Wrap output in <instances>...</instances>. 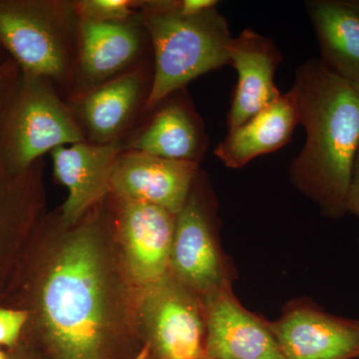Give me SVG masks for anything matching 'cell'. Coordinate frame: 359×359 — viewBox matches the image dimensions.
Instances as JSON below:
<instances>
[{
    "mask_svg": "<svg viewBox=\"0 0 359 359\" xmlns=\"http://www.w3.org/2000/svg\"><path fill=\"white\" fill-rule=\"evenodd\" d=\"M78 36L80 68L91 82L119 72L140 50V35L125 22H79Z\"/></svg>",
    "mask_w": 359,
    "mask_h": 359,
    "instance_id": "obj_18",
    "label": "cell"
},
{
    "mask_svg": "<svg viewBox=\"0 0 359 359\" xmlns=\"http://www.w3.org/2000/svg\"><path fill=\"white\" fill-rule=\"evenodd\" d=\"M84 141L48 80L20 73L0 111V159L13 174L27 171L54 149Z\"/></svg>",
    "mask_w": 359,
    "mask_h": 359,
    "instance_id": "obj_4",
    "label": "cell"
},
{
    "mask_svg": "<svg viewBox=\"0 0 359 359\" xmlns=\"http://www.w3.org/2000/svg\"><path fill=\"white\" fill-rule=\"evenodd\" d=\"M137 290L109 195L74 224L45 215L0 306L26 311L21 339L44 359H124L142 341Z\"/></svg>",
    "mask_w": 359,
    "mask_h": 359,
    "instance_id": "obj_1",
    "label": "cell"
},
{
    "mask_svg": "<svg viewBox=\"0 0 359 359\" xmlns=\"http://www.w3.org/2000/svg\"><path fill=\"white\" fill-rule=\"evenodd\" d=\"M203 359H207V358H203Z\"/></svg>",
    "mask_w": 359,
    "mask_h": 359,
    "instance_id": "obj_26",
    "label": "cell"
},
{
    "mask_svg": "<svg viewBox=\"0 0 359 359\" xmlns=\"http://www.w3.org/2000/svg\"><path fill=\"white\" fill-rule=\"evenodd\" d=\"M142 84L140 73L130 72L86 94L80 104V115L94 143L115 141L140 99Z\"/></svg>",
    "mask_w": 359,
    "mask_h": 359,
    "instance_id": "obj_19",
    "label": "cell"
},
{
    "mask_svg": "<svg viewBox=\"0 0 359 359\" xmlns=\"http://www.w3.org/2000/svg\"><path fill=\"white\" fill-rule=\"evenodd\" d=\"M285 359H359V321L294 304L271 323Z\"/></svg>",
    "mask_w": 359,
    "mask_h": 359,
    "instance_id": "obj_12",
    "label": "cell"
},
{
    "mask_svg": "<svg viewBox=\"0 0 359 359\" xmlns=\"http://www.w3.org/2000/svg\"><path fill=\"white\" fill-rule=\"evenodd\" d=\"M78 27L73 2L0 0V43L25 74L63 79Z\"/></svg>",
    "mask_w": 359,
    "mask_h": 359,
    "instance_id": "obj_5",
    "label": "cell"
},
{
    "mask_svg": "<svg viewBox=\"0 0 359 359\" xmlns=\"http://www.w3.org/2000/svg\"><path fill=\"white\" fill-rule=\"evenodd\" d=\"M347 214L353 215L359 219V146L354 157L351 186L347 198Z\"/></svg>",
    "mask_w": 359,
    "mask_h": 359,
    "instance_id": "obj_23",
    "label": "cell"
},
{
    "mask_svg": "<svg viewBox=\"0 0 359 359\" xmlns=\"http://www.w3.org/2000/svg\"><path fill=\"white\" fill-rule=\"evenodd\" d=\"M205 358L285 359L271 323L241 304L231 287L203 299Z\"/></svg>",
    "mask_w": 359,
    "mask_h": 359,
    "instance_id": "obj_10",
    "label": "cell"
},
{
    "mask_svg": "<svg viewBox=\"0 0 359 359\" xmlns=\"http://www.w3.org/2000/svg\"><path fill=\"white\" fill-rule=\"evenodd\" d=\"M42 160L13 174L0 159V301L26 248L44 218Z\"/></svg>",
    "mask_w": 359,
    "mask_h": 359,
    "instance_id": "obj_9",
    "label": "cell"
},
{
    "mask_svg": "<svg viewBox=\"0 0 359 359\" xmlns=\"http://www.w3.org/2000/svg\"><path fill=\"white\" fill-rule=\"evenodd\" d=\"M122 152L117 141H83L52 151L54 174L68 191L67 199L58 212L65 223H76L110 195L111 179Z\"/></svg>",
    "mask_w": 359,
    "mask_h": 359,
    "instance_id": "obj_13",
    "label": "cell"
},
{
    "mask_svg": "<svg viewBox=\"0 0 359 359\" xmlns=\"http://www.w3.org/2000/svg\"><path fill=\"white\" fill-rule=\"evenodd\" d=\"M199 172L197 163L125 151L116 162L110 195L118 200L158 205L177 216L185 205Z\"/></svg>",
    "mask_w": 359,
    "mask_h": 359,
    "instance_id": "obj_11",
    "label": "cell"
},
{
    "mask_svg": "<svg viewBox=\"0 0 359 359\" xmlns=\"http://www.w3.org/2000/svg\"><path fill=\"white\" fill-rule=\"evenodd\" d=\"M299 125L292 92L282 94L244 124L231 130L215 149V155L230 169H240L259 156L280 150Z\"/></svg>",
    "mask_w": 359,
    "mask_h": 359,
    "instance_id": "obj_15",
    "label": "cell"
},
{
    "mask_svg": "<svg viewBox=\"0 0 359 359\" xmlns=\"http://www.w3.org/2000/svg\"><path fill=\"white\" fill-rule=\"evenodd\" d=\"M0 359H11L8 351H4L2 347H0Z\"/></svg>",
    "mask_w": 359,
    "mask_h": 359,
    "instance_id": "obj_25",
    "label": "cell"
},
{
    "mask_svg": "<svg viewBox=\"0 0 359 359\" xmlns=\"http://www.w3.org/2000/svg\"><path fill=\"white\" fill-rule=\"evenodd\" d=\"M141 340L156 359L205 358L204 302L172 273L137 290Z\"/></svg>",
    "mask_w": 359,
    "mask_h": 359,
    "instance_id": "obj_6",
    "label": "cell"
},
{
    "mask_svg": "<svg viewBox=\"0 0 359 359\" xmlns=\"http://www.w3.org/2000/svg\"><path fill=\"white\" fill-rule=\"evenodd\" d=\"M142 2L133 0H81L73 2L79 22H125Z\"/></svg>",
    "mask_w": 359,
    "mask_h": 359,
    "instance_id": "obj_20",
    "label": "cell"
},
{
    "mask_svg": "<svg viewBox=\"0 0 359 359\" xmlns=\"http://www.w3.org/2000/svg\"><path fill=\"white\" fill-rule=\"evenodd\" d=\"M306 8L321 63L339 77L359 83V0H309Z\"/></svg>",
    "mask_w": 359,
    "mask_h": 359,
    "instance_id": "obj_16",
    "label": "cell"
},
{
    "mask_svg": "<svg viewBox=\"0 0 359 359\" xmlns=\"http://www.w3.org/2000/svg\"><path fill=\"white\" fill-rule=\"evenodd\" d=\"M207 147V136L198 116L183 101H173L157 111L128 150L199 164Z\"/></svg>",
    "mask_w": 359,
    "mask_h": 359,
    "instance_id": "obj_17",
    "label": "cell"
},
{
    "mask_svg": "<svg viewBox=\"0 0 359 359\" xmlns=\"http://www.w3.org/2000/svg\"><path fill=\"white\" fill-rule=\"evenodd\" d=\"M112 202L123 264L137 289L147 287L169 273L176 216L148 203L114 197Z\"/></svg>",
    "mask_w": 359,
    "mask_h": 359,
    "instance_id": "obj_8",
    "label": "cell"
},
{
    "mask_svg": "<svg viewBox=\"0 0 359 359\" xmlns=\"http://www.w3.org/2000/svg\"><path fill=\"white\" fill-rule=\"evenodd\" d=\"M142 20L154 49L155 69L145 109L153 110L205 73L230 65L233 36L218 8L182 13L174 0L143 1Z\"/></svg>",
    "mask_w": 359,
    "mask_h": 359,
    "instance_id": "obj_3",
    "label": "cell"
},
{
    "mask_svg": "<svg viewBox=\"0 0 359 359\" xmlns=\"http://www.w3.org/2000/svg\"><path fill=\"white\" fill-rule=\"evenodd\" d=\"M8 353L11 359H44L35 347L23 339H20L18 346L8 349Z\"/></svg>",
    "mask_w": 359,
    "mask_h": 359,
    "instance_id": "obj_24",
    "label": "cell"
},
{
    "mask_svg": "<svg viewBox=\"0 0 359 359\" xmlns=\"http://www.w3.org/2000/svg\"><path fill=\"white\" fill-rule=\"evenodd\" d=\"M27 318L25 311L0 306V347L11 349L20 344Z\"/></svg>",
    "mask_w": 359,
    "mask_h": 359,
    "instance_id": "obj_21",
    "label": "cell"
},
{
    "mask_svg": "<svg viewBox=\"0 0 359 359\" xmlns=\"http://www.w3.org/2000/svg\"><path fill=\"white\" fill-rule=\"evenodd\" d=\"M169 271L202 299L231 287L217 237L214 199L200 172L176 216Z\"/></svg>",
    "mask_w": 359,
    "mask_h": 359,
    "instance_id": "obj_7",
    "label": "cell"
},
{
    "mask_svg": "<svg viewBox=\"0 0 359 359\" xmlns=\"http://www.w3.org/2000/svg\"><path fill=\"white\" fill-rule=\"evenodd\" d=\"M306 143L290 167L292 183L327 218L347 214L359 146V83L328 70L320 58L295 71L292 89Z\"/></svg>",
    "mask_w": 359,
    "mask_h": 359,
    "instance_id": "obj_2",
    "label": "cell"
},
{
    "mask_svg": "<svg viewBox=\"0 0 359 359\" xmlns=\"http://www.w3.org/2000/svg\"><path fill=\"white\" fill-rule=\"evenodd\" d=\"M20 73V67L13 59L0 62V111L13 93Z\"/></svg>",
    "mask_w": 359,
    "mask_h": 359,
    "instance_id": "obj_22",
    "label": "cell"
},
{
    "mask_svg": "<svg viewBox=\"0 0 359 359\" xmlns=\"http://www.w3.org/2000/svg\"><path fill=\"white\" fill-rule=\"evenodd\" d=\"M229 57L238 74L228 113L231 131L282 95L275 82L282 54L273 40L247 28L231 39Z\"/></svg>",
    "mask_w": 359,
    "mask_h": 359,
    "instance_id": "obj_14",
    "label": "cell"
}]
</instances>
